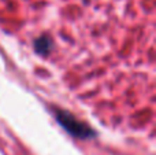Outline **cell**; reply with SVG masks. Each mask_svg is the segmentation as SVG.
Masks as SVG:
<instances>
[{"instance_id":"1","label":"cell","mask_w":156,"mask_h":155,"mask_svg":"<svg viewBox=\"0 0 156 155\" xmlns=\"http://www.w3.org/2000/svg\"><path fill=\"white\" fill-rule=\"evenodd\" d=\"M54 114L56 117V121L59 122V125L73 137H77V139L81 140H88L92 139V137H96V131L93 128H90L88 124H85L83 121H80L78 118H76L71 113L62 109H55Z\"/></svg>"},{"instance_id":"2","label":"cell","mask_w":156,"mask_h":155,"mask_svg":"<svg viewBox=\"0 0 156 155\" xmlns=\"http://www.w3.org/2000/svg\"><path fill=\"white\" fill-rule=\"evenodd\" d=\"M54 49V41L48 34H43L34 40V51L41 56L49 55Z\"/></svg>"}]
</instances>
